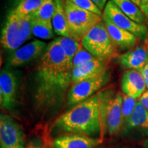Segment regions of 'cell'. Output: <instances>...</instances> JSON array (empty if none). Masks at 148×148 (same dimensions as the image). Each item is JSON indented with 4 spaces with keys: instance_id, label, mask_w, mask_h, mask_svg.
<instances>
[{
    "instance_id": "ac0fdd59",
    "label": "cell",
    "mask_w": 148,
    "mask_h": 148,
    "mask_svg": "<svg viewBox=\"0 0 148 148\" xmlns=\"http://www.w3.org/2000/svg\"><path fill=\"white\" fill-rule=\"evenodd\" d=\"M55 9L51 21L54 32L60 36L70 37L64 9V0H54Z\"/></svg>"
},
{
    "instance_id": "e0dca14e",
    "label": "cell",
    "mask_w": 148,
    "mask_h": 148,
    "mask_svg": "<svg viewBox=\"0 0 148 148\" xmlns=\"http://www.w3.org/2000/svg\"><path fill=\"white\" fill-rule=\"evenodd\" d=\"M64 9L70 38L81 42L83 38L86 36V34L77 18L75 5L69 0H64Z\"/></svg>"
},
{
    "instance_id": "e575fe53",
    "label": "cell",
    "mask_w": 148,
    "mask_h": 148,
    "mask_svg": "<svg viewBox=\"0 0 148 148\" xmlns=\"http://www.w3.org/2000/svg\"><path fill=\"white\" fill-rule=\"evenodd\" d=\"M117 148H125V147H117Z\"/></svg>"
},
{
    "instance_id": "7402d4cb",
    "label": "cell",
    "mask_w": 148,
    "mask_h": 148,
    "mask_svg": "<svg viewBox=\"0 0 148 148\" xmlns=\"http://www.w3.org/2000/svg\"><path fill=\"white\" fill-rule=\"evenodd\" d=\"M55 40L58 42L61 49L64 51L66 60L70 64V65L72 66L73 59L78 49L82 47V43L74 40L73 38H70V37L60 36L56 38Z\"/></svg>"
},
{
    "instance_id": "30bf717a",
    "label": "cell",
    "mask_w": 148,
    "mask_h": 148,
    "mask_svg": "<svg viewBox=\"0 0 148 148\" xmlns=\"http://www.w3.org/2000/svg\"><path fill=\"white\" fill-rule=\"evenodd\" d=\"M18 79L9 69L1 70L0 73V102L1 107L11 111L17 103Z\"/></svg>"
},
{
    "instance_id": "7a4b0ae2",
    "label": "cell",
    "mask_w": 148,
    "mask_h": 148,
    "mask_svg": "<svg viewBox=\"0 0 148 148\" xmlns=\"http://www.w3.org/2000/svg\"><path fill=\"white\" fill-rule=\"evenodd\" d=\"M53 129L62 135L76 134L97 138L102 132L99 92L60 116Z\"/></svg>"
},
{
    "instance_id": "8992f818",
    "label": "cell",
    "mask_w": 148,
    "mask_h": 148,
    "mask_svg": "<svg viewBox=\"0 0 148 148\" xmlns=\"http://www.w3.org/2000/svg\"><path fill=\"white\" fill-rule=\"evenodd\" d=\"M110 76V73L107 71L105 73L71 85L66 97L68 106H75L95 95L96 92L108 82Z\"/></svg>"
},
{
    "instance_id": "9c48e42d",
    "label": "cell",
    "mask_w": 148,
    "mask_h": 148,
    "mask_svg": "<svg viewBox=\"0 0 148 148\" xmlns=\"http://www.w3.org/2000/svg\"><path fill=\"white\" fill-rule=\"evenodd\" d=\"M123 137L134 139L148 137V111L139 101L128 121L121 127Z\"/></svg>"
},
{
    "instance_id": "44dd1931",
    "label": "cell",
    "mask_w": 148,
    "mask_h": 148,
    "mask_svg": "<svg viewBox=\"0 0 148 148\" xmlns=\"http://www.w3.org/2000/svg\"><path fill=\"white\" fill-rule=\"evenodd\" d=\"M32 35L43 40H50L54 36L51 20L32 19Z\"/></svg>"
},
{
    "instance_id": "3957f363",
    "label": "cell",
    "mask_w": 148,
    "mask_h": 148,
    "mask_svg": "<svg viewBox=\"0 0 148 148\" xmlns=\"http://www.w3.org/2000/svg\"><path fill=\"white\" fill-rule=\"evenodd\" d=\"M100 116L102 131L116 135L121 132L122 126V99L123 95L114 93L112 89L99 91Z\"/></svg>"
},
{
    "instance_id": "4316f807",
    "label": "cell",
    "mask_w": 148,
    "mask_h": 148,
    "mask_svg": "<svg viewBox=\"0 0 148 148\" xmlns=\"http://www.w3.org/2000/svg\"><path fill=\"white\" fill-rule=\"evenodd\" d=\"M69 1H71L72 3H74L75 5H77L79 8L91 11V12L98 14V15L102 16L103 13L101 12V10H99L92 3L91 0H69Z\"/></svg>"
},
{
    "instance_id": "cb8c5ba5",
    "label": "cell",
    "mask_w": 148,
    "mask_h": 148,
    "mask_svg": "<svg viewBox=\"0 0 148 148\" xmlns=\"http://www.w3.org/2000/svg\"><path fill=\"white\" fill-rule=\"evenodd\" d=\"M54 0H44L40 8L29 16L32 19L51 20L54 12Z\"/></svg>"
},
{
    "instance_id": "4dcf8cb0",
    "label": "cell",
    "mask_w": 148,
    "mask_h": 148,
    "mask_svg": "<svg viewBox=\"0 0 148 148\" xmlns=\"http://www.w3.org/2000/svg\"><path fill=\"white\" fill-rule=\"evenodd\" d=\"M140 8L143 11L144 14L148 20V0H141Z\"/></svg>"
},
{
    "instance_id": "d6a6232c",
    "label": "cell",
    "mask_w": 148,
    "mask_h": 148,
    "mask_svg": "<svg viewBox=\"0 0 148 148\" xmlns=\"http://www.w3.org/2000/svg\"><path fill=\"white\" fill-rule=\"evenodd\" d=\"M133 3H135L137 6L140 7V3H141V0H131Z\"/></svg>"
},
{
    "instance_id": "d6986e66",
    "label": "cell",
    "mask_w": 148,
    "mask_h": 148,
    "mask_svg": "<svg viewBox=\"0 0 148 148\" xmlns=\"http://www.w3.org/2000/svg\"><path fill=\"white\" fill-rule=\"evenodd\" d=\"M123 13L137 23L145 24L147 19L140 8L131 0H112Z\"/></svg>"
},
{
    "instance_id": "1f68e13d",
    "label": "cell",
    "mask_w": 148,
    "mask_h": 148,
    "mask_svg": "<svg viewBox=\"0 0 148 148\" xmlns=\"http://www.w3.org/2000/svg\"><path fill=\"white\" fill-rule=\"evenodd\" d=\"M142 147L143 148H148V138L142 143Z\"/></svg>"
},
{
    "instance_id": "5b68a950",
    "label": "cell",
    "mask_w": 148,
    "mask_h": 148,
    "mask_svg": "<svg viewBox=\"0 0 148 148\" xmlns=\"http://www.w3.org/2000/svg\"><path fill=\"white\" fill-rule=\"evenodd\" d=\"M83 47L94 56L111 59L117 57L116 46L111 40L103 21L85 36L81 41Z\"/></svg>"
},
{
    "instance_id": "7c38bea8",
    "label": "cell",
    "mask_w": 148,
    "mask_h": 148,
    "mask_svg": "<svg viewBox=\"0 0 148 148\" xmlns=\"http://www.w3.org/2000/svg\"><path fill=\"white\" fill-rule=\"evenodd\" d=\"M109 62L110 59L96 57L87 63L73 68L72 69L71 85L106 73Z\"/></svg>"
},
{
    "instance_id": "277c9868",
    "label": "cell",
    "mask_w": 148,
    "mask_h": 148,
    "mask_svg": "<svg viewBox=\"0 0 148 148\" xmlns=\"http://www.w3.org/2000/svg\"><path fill=\"white\" fill-rule=\"evenodd\" d=\"M32 35L30 16L17 17L9 13L1 34V44L9 51L21 47Z\"/></svg>"
},
{
    "instance_id": "9a60e30c",
    "label": "cell",
    "mask_w": 148,
    "mask_h": 148,
    "mask_svg": "<svg viewBox=\"0 0 148 148\" xmlns=\"http://www.w3.org/2000/svg\"><path fill=\"white\" fill-rule=\"evenodd\" d=\"M122 67L127 69L140 71L148 60L147 45H138L123 54L116 57Z\"/></svg>"
},
{
    "instance_id": "f1b7e54d",
    "label": "cell",
    "mask_w": 148,
    "mask_h": 148,
    "mask_svg": "<svg viewBox=\"0 0 148 148\" xmlns=\"http://www.w3.org/2000/svg\"><path fill=\"white\" fill-rule=\"evenodd\" d=\"M138 101L141 103V104L143 105L144 108L148 111V90H145V91L143 92V95L140 96L139 100Z\"/></svg>"
},
{
    "instance_id": "52a82bcc",
    "label": "cell",
    "mask_w": 148,
    "mask_h": 148,
    "mask_svg": "<svg viewBox=\"0 0 148 148\" xmlns=\"http://www.w3.org/2000/svg\"><path fill=\"white\" fill-rule=\"evenodd\" d=\"M103 14L120 28L131 32L140 40L148 39V27L145 24L137 23L125 15L112 0H109L103 9Z\"/></svg>"
},
{
    "instance_id": "4fadbf2b",
    "label": "cell",
    "mask_w": 148,
    "mask_h": 148,
    "mask_svg": "<svg viewBox=\"0 0 148 148\" xmlns=\"http://www.w3.org/2000/svg\"><path fill=\"white\" fill-rule=\"evenodd\" d=\"M102 18L109 36L116 47L125 51L130 50L137 46L140 40L135 35L117 27L103 14H102Z\"/></svg>"
},
{
    "instance_id": "2e32d148",
    "label": "cell",
    "mask_w": 148,
    "mask_h": 148,
    "mask_svg": "<svg viewBox=\"0 0 148 148\" xmlns=\"http://www.w3.org/2000/svg\"><path fill=\"white\" fill-rule=\"evenodd\" d=\"M101 139L84 135L69 134L61 135L52 142L53 148H96Z\"/></svg>"
},
{
    "instance_id": "8fae6325",
    "label": "cell",
    "mask_w": 148,
    "mask_h": 148,
    "mask_svg": "<svg viewBox=\"0 0 148 148\" xmlns=\"http://www.w3.org/2000/svg\"><path fill=\"white\" fill-rule=\"evenodd\" d=\"M47 43L39 40H33L25 45L18 48L10 56L8 65L18 67L32 62L42 56L47 48Z\"/></svg>"
},
{
    "instance_id": "836d02e7",
    "label": "cell",
    "mask_w": 148,
    "mask_h": 148,
    "mask_svg": "<svg viewBox=\"0 0 148 148\" xmlns=\"http://www.w3.org/2000/svg\"><path fill=\"white\" fill-rule=\"evenodd\" d=\"M145 44H146V45H148V39L145 41Z\"/></svg>"
},
{
    "instance_id": "ffe728a7",
    "label": "cell",
    "mask_w": 148,
    "mask_h": 148,
    "mask_svg": "<svg viewBox=\"0 0 148 148\" xmlns=\"http://www.w3.org/2000/svg\"><path fill=\"white\" fill-rule=\"evenodd\" d=\"M75 5V4H74ZM77 18L86 35L93 28L95 25L103 21L102 16L98 15L91 11L79 8L75 5Z\"/></svg>"
},
{
    "instance_id": "83f0119b",
    "label": "cell",
    "mask_w": 148,
    "mask_h": 148,
    "mask_svg": "<svg viewBox=\"0 0 148 148\" xmlns=\"http://www.w3.org/2000/svg\"><path fill=\"white\" fill-rule=\"evenodd\" d=\"M139 71H140V73H141V75H143L144 80H145V82L146 84V87H147L148 89V60L147 61V62L145 63V65L143 66V67L142 68V69H140Z\"/></svg>"
},
{
    "instance_id": "f546056e",
    "label": "cell",
    "mask_w": 148,
    "mask_h": 148,
    "mask_svg": "<svg viewBox=\"0 0 148 148\" xmlns=\"http://www.w3.org/2000/svg\"><path fill=\"white\" fill-rule=\"evenodd\" d=\"M91 1L100 10L104 9L107 3V0H91Z\"/></svg>"
},
{
    "instance_id": "d590c367",
    "label": "cell",
    "mask_w": 148,
    "mask_h": 148,
    "mask_svg": "<svg viewBox=\"0 0 148 148\" xmlns=\"http://www.w3.org/2000/svg\"><path fill=\"white\" fill-rule=\"evenodd\" d=\"M21 1H23V0H21Z\"/></svg>"
},
{
    "instance_id": "6da1fadb",
    "label": "cell",
    "mask_w": 148,
    "mask_h": 148,
    "mask_svg": "<svg viewBox=\"0 0 148 148\" xmlns=\"http://www.w3.org/2000/svg\"><path fill=\"white\" fill-rule=\"evenodd\" d=\"M72 69L58 42H49L34 75L33 99L37 112L46 114L60 108L72 84Z\"/></svg>"
},
{
    "instance_id": "ba28073f",
    "label": "cell",
    "mask_w": 148,
    "mask_h": 148,
    "mask_svg": "<svg viewBox=\"0 0 148 148\" xmlns=\"http://www.w3.org/2000/svg\"><path fill=\"white\" fill-rule=\"evenodd\" d=\"M0 145L1 148H24L25 138L21 127L10 116H0Z\"/></svg>"
},
{
    "instance_id": "d4e9b609",
    "label": "cell",
    "mask_w": 148,
    "mask_h": 148,
    "mask_svg": "<svg viewBox=\"0 0 148 148\" xmlns=\"http://www.w3.org/2000/svg\"><path fill=\"white\" fill-rule=\"evenodd\" d=\"M136 99L126 95H123L122 99V126L128 121L136 106ZM121 126V127H122Z\"/></svg>"
},
{
    "instance_id": "603a6c76",
    "label": "cell",
    "mask_w": 148,
    "mask_h": 148,
    "mask_svg": "<svg viewBox=\"0 0 148 148\" xmlns=\"http://www.w3.org/2000/svg\"><path fill=\"white\" fill-rule=\"evenodd\" d=\"M43 1L44 0H23L15 8L11 11L10 14L17 17H24L30 15L40 8Z\"/></svg>"
},
{
    "instance_id": "5bb4252c",
    "label": "cell",
    "mask_w": 148,
    "mask_h": 148,
    "mask_svg": "<svg viewBox=\"0 0 148 148\" xmlns=\"http://www.w3.org/2000/svg\"><path fill=\"white\" fill-rule=\"evenodd\" d=\"M121 87L124 95L136 99L145 91L146 84L139 71L130 69L122 75Z\"/></svg>"
},
{
    "instance_id": "484cf974",
    "label": "cell",
    "mask_w": 148,
    "mask_h": 148,
    "mask_svg": "<svg viewBox=\"0 0 148 148\" xmlns=\"http://www.w3.org/2000/svg\"><path fill=\"white\" fill-rule=\"evenodd\" d=\"M95 58V56H94L90 52H88L82 45V47L79 48L77 53H75V56H74L73 59V63H72V67L73 69V68L77 67V66L82 65V64L90 62V61L93 60Z\"/></svg>"
}]
</instances>
